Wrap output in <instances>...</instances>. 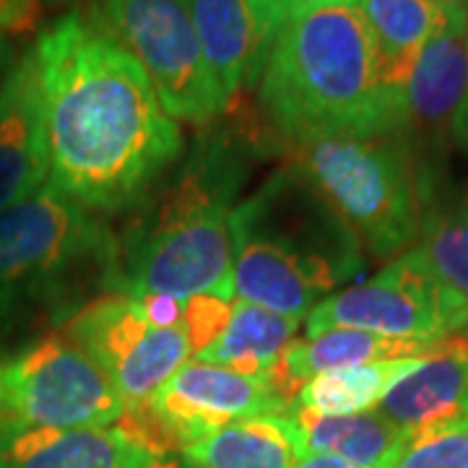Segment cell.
Instances as JSON below:
<instances>
[{"mask_svg": "<svg viewBox=\"0 0 468 468\" xmlns=\"http://www.w3.org/2000/svg\"><path fill=\"white\" fill-rule=\"evenodd\" d=\"M50 183L100 217L133 214L183 156L146 70L81 11L34 42Z\"/></svg>", "mask_w": 468, "mask_h": 468, "instance_id": "1", "label": "cell"}, {"mask_svg": "<svg viewBox=\"0 0 468 468\" xmlns=\"http://www.w3.org/2000/svg\"><path fill=\"white\" fill-rule=\"evenodd\" d=\"M261 138L234 125H203L193 146L117 234L112 294L234 300L229 218L261 159Z\"/></svg>", "mask_w": 468, "mask_h": 468, "instance_id": "2", "label": "cell"}, {"mask_svg": "<svg viewBox=\"0 0 468 468\" xmlns=\"http://www.w3.org/2000/svg\"><path fill=\"white\" fill-rule=\"evenodd\" d=\"M258 100L268 125L289 146L401 131L403 97L383 84L356 3L286 21L261 76Z\"/></svg>", "mask_w": 468, "mask_h": 468, "instance_id": "3", "label": "cell"}, {"mask_svg": "<svg viewBox=\"0 0 468 468\" xmlns=\"http://www.w3.org/2000/svg\"><path fill=\"white\" fill-rule=\"evenodd\" d=\"M229 232L234 300L289 318H307L365 268L359 237L292 162L234 206Z\"/></svg>", "mask_w": 468, "mask_h": 468, "instance_id": "4", "label": "cell"}, {"mask_svg": "<svg viewBox=\"0 0 468 468\" xmlns=\"http://www.w3.org/2000/svg\"><path fill=\"white\" fill-rule=\"evenodd\" d=\"M117 234L104 217L48 180L0 211V338L34 325H66L112 294Z\"/></svg>", "mask_w": 468, "mask_h": 468, "instance_id": "5", "label": "cell"}, {"mask_svg": "<svg viewBox=\"0 0 468 468\" xmlns=\"http://www.w3.org/2000/svg\"><path fill=\"white\" fill-rule=\"evenodd\" d=\"M289 162L313 180L375 258H399L419 237L417 165L399 133L307 141L289 146Z\"/></svg>", "mask_w": 468, "mask_h": 468, "instance_id": "6", "label": "cell"}, {"mask_svg": "<svg viewBox=\"0 0 468 468\" xmlns=\"http://www.w3.org/2000/svg\"><path fill=\"white\" fill-rule=\"evenodd\" d=\"M89 24L146 70L175 120L203 128L227 110L187 0H91Z\"/></svg>", "mask_w": 468, "mask_h": 468, "instance_id": "7", "label": "cell"}, {"mask_svg": "<svg viewBox=\"0 0 468 468\" xmlns=\"http://www.w3.org/2000/svg\"><path fill=\"white\" fill-rule=\"evenodd\" d=\"M122 414L115 385L63 334L0 356V435L37 427H112Z\"/></svg>", "mask_w": 468, "mask_h": 468, "instance_id": "8", "label": "cell"}, {"mask_svg": "<svg viewBox=\"0 0 468 468\" xmlns=\"http://www.w3.org/2000/svg\"><path fill=\"white\" fill-rule=\"evenodd\" d=\"M334 328L435 344L468 331V300L448 286L417 245L367 282L344 286L304 318V334Z\"/></svg>", "mask_w": 468, "mask_h": 468, "instance_id": "9", "label": "cell"}, {"mask_svg": "<svg viewBox=\"0 0 468 468\" xmlns=\"http://www.w3.org/2000/svg\"><path fill=\"white\" fill-rule=\"evenodd\" d=\"M286 411H292V406L282 399L268 375L248 378L190 359L146 406L125 409L117 427H122L154 458H165L183 452L187 445L239 419Z\"/></svg>", "mask_w": 468, "mask_h": 468, "instance_id": "10", "label": "cell"}, {"mask_svg": "<svg viewBox=\"0 0 468 468\" xmlns=\"http://www.w3.org/2000/svg\"><path fill=\"white\" fill-rule=\"evenodd\" d=\"M89 359L110 378L125 409H141L169 378L196 356L180 328L154 325L141 300L101 294L63 325Z\"/></svg>", "mask_w": 468, "mask_h": 468, "instance_id": "11", "label": "cell"}, {"mask_svg": "<svg viewBox=\"0 0 468 468\" xmlns=\"http://www.w3.org/2000/svg\"><path fill=\"white\" fill-rule=\"evenodd\" d=\"M468 14L448 8V16L424 50L403 89L401 131L411 151L417 177L440 175V159L451 144L455 112L463 101L468 81Z\"/></svg>", "mask_w": 468, "mask_h": 468, "instance_id": "12", "label": "cell"}, {"mask_svg": "<svg viewBox=\"0 0 468 468\" xmlns=\"http://www.w3.org/2000/svg\"><path fill=\"white\" fill-rule=\"evenodd\" d=\"M203 55L224 107L261 84L282 24L266 0H187Z\"/></svg>", "mask_w": 468, "mask_h": 468, "instance_id": "13", "label": "cell"}, {"mask_svg": "<svg viewBox=\"0 0 468 468\" xmlns=\"http://www.w3.org/2000/svg\"><path fill=\"white\" fill-rule=\"evenodd\" d=\"M50 180L42 94L34 50L24 52L0 84V211Z\"/></svg>", "mask_w": 468, "mask_h": 468, "instance_id": "14", "label": "cell"}, {"mask_svg": "<svg viewBox=\"0 0 468 468\" xmlns=\"http://www.w3.org/2000/svg\"><path fill=\"white\" fill-rule=\"evenodd\" d=\"M468 403V335L435 341L424 362L403 375L375 406L378 414L414 435L445 427L463 414Z\"/></svg>", "mask_w": 468, "mask_h": 468, "instance_id": "15", "label": "cell"}, {"mask_svg": "<svg viewBox=\"0 0 468 468\" xmlns=\"http://www.w3.org/2000/svg\"><path fill=\"white\" fill-rule=\"evenodd\" d=\"M151 461L156 458L117 424L0 435V468H146Z\"/></svg>", "mask_w": 468, "mask_h": 468, "instance_id": "16", "label": "cell"}, {"mask_svg": "<svg viewBox=\"0 0 468 468\" xmlns=\"http://www.w3.org/2000/svg\"><path fill=\"white\" fill-rule=\"evenodd\" d=\"M180 455L203 468H294L307 452L300 424L286 411L239 419Z\"/></svg>", "mask_w": 468, "mask_h": 468, "instance_id": "17", "label": "cell"}, {"mask_svg": "<svg viewBox=\"0 0 468 468\" xmlns=\"http://www.w3.org/2000/svg\"><path fill=\"white\" fill-rule=\"evenodd\" d=\"M356 5L372 34L383 84L403 97L419 52L442 27L448 8L432 0H359Z\"/></svg>", "mask_w": 468, "mask_h": 468, "instance_id": "18", "label": "cell"}, {"mask_svg": "<svg viewBox=\"0 0 468 468\" xmlns=\"http://www.w3.org/2000/svg\"><path fill=\"white\" fill-rule=\"evenodd\" d=\"M292 417L300 424L307 455H335L362 468H393L409 440V432L375 409L362 414L325 417L292 406Z\"/></svg>", "mask_w": 468, "mask_h": 468, "instance_id": "19", "label": "cell"}, {"mask_svg": "<svg viewBox=\"0 0 468 468\" xmlns=\"http://www.w3.org/2000/svg\"><path fill=\"white\" fill-rule=\"evenodd\" d=\"M302 320L279 315L261 304L232 300V315L214 344L196 356L198 362L232 369L248 378H266L297 341Z\"/></svg>", "mask_w": 468, "mask_h": 468, "instance_id": "20", "label": "cell"}, {"mask_svg": "<svg viewBox=\"0 0 468 468\" xmlns=\"http://www.w3.org/2000/svg\"><path fill=\"white\" fill-rule=\"evenodd\" d=\"M419 250L435 273L468 300V193H455L442 172L419 177Z\"/></svg>", "mask_w": 468, "mask_h": 468, "instance_id": "21", "label": "cell"}, {"mask_svg": "<svg viewBox=\"0 0 468 468\" xmlns=\"http://www.w3.org/2000/svg\"><path fill=\"white\" fill-rule=\"evenodd\" d=\"M430 349L432 344H421V341H401V338H388V335L354 331V328H334L318 335H307L304 341H292V346L282 356V367L286 378L302 388L310 378L323 372L383 362V359L421 356Z\"/></svg>", "mask_w": 468, "mask_h": 468, "instance_id": "22", "label": "cell"}, {"mask_svg": "<svg viewBox=\"0 0 468 468\" xmlns=\"http://www.w3.org/2000/svg\"><path fill=\"white\" fill-rule=\"evenodd\" d=\"M427 354L403 356V359H383V362H369V365L315 375L302 385L297 399H294V406L315 411V414H325V417L372 411L403 375L414 372L424 362Z\"/></svg>", "mask_w": 468, "mask_h": 468, "instance_id": "23", "label": "cell"}, {"mask_svg": "<svg viewBox=\"0 0 468 468\" xmlns=\"http://www.w3.org/2000/svg\"><path fill=\"white\" fill-rule=\"evenodd\" d=\"M393 468H468V427H432L409 435Z\"/></svg>", "mask_w": 468, "mask_h": 468, "instance_id": "24", "label": "cell"}, {"mask_svg": "<svg viewBox=\"0 0 468 468\" xmlns=\"http://www.w3.org/2000/svg\"><path fill=\"white\" fill-rule=\"evenodd\" d=\"M42 3L37 0H0V34L21 32L34 27Z\"/></svg>", "mask_w": 468, "mask_h": 468, "instance_id": "25", "label": "cell"}, {"mask_svg": "<svg viewBox=\"0 0 468 468\" xmlns=\"http://www.w3.org/2000/svg\"><path fill=\"white\" fill-rule=\"evenodd\" d=\"M344 3H356V0H266L268 11L273 14V18L282 27L292 18L313 14V11H320V8H331V5H344Z\"/></svg>", "mask_w": 468, "mask_h": 468, "instance_id": "26", "label": "cell"}, {"mask_svg": "<svg viewBox=\"0 0 468 468\" xmlns=\"http://www.w3.org/2000/svg\"><path fill=\"white\" fill-rule=\"evenodd\" d=\"M466 52H468V37H466ZM451 144L468 156V81H466V91H463V101H461V107H458V112H455V120H452Z\"/></svg>", "mask_w": 468, "mask_h": 468, "instance_id": "27", "label": "cell"}, {"mask_svg": "<svg viewBox=\"0 0 468 468\" xmlns=\"http://www.w3.org/2000/svg\"><path fill=\"white\" fill-rule=\"evenodd\" d=\"M294 468H362V466H354V463L344 461V458H335V455H304Z\"/></svg>", "mask_w": 468, "mask_h": 468, "instance_id": "28", "label": "cell"}, {"mask_svg": "<svg viewBox=\"0 0 468 468\" xmlns=\"http://www.w3.org/2000/svg\"><path fill=\"white\" fill-rule=\"evenodd\" d=\"M16 58H14V45L8 39V34H0V84L5 81L8 70L14 68Z\"/></svg>", "mask_w": 468, "mask_h": 468, "instance_id": "29", "label": "cell"}, {"mask_svg": "<svg viewBox=\"0 0 468 468\" xmlns=\"http://www.w3.org/2000/svg\"><path fill=\"white\" fill-rule=\"evenodd\" d=\"M146 468H203V466L193 463V461H187V458H183V455H165V458L151 461Z\"/></svg>", "mask_w": 468, "mask_h": 468, "instance_id": "30", "label": "cell"}, {"mask_svg": "<svg viewBox=\"0 0 468 468\" xmlns=\"http://www.w3.org/2000/svg\"><path fill=\"white\" fill-rule=\"evenodd\" d=\"M437 5H442V8H452V11H463L468 14V0H432Z\"/></svg>", "mask_w": 468, "mask_h": 468, "instance_id": "31", "label": "cell"}, {"mask_svg": "<svg viewBox=\"0 0 468 468\" xmlns=\"http://www.w3.org/2000/svg\"><path fill=\"white\" fill-rule=\"evenodd\" d=\"M452 427H468V403H466V409H463V414L452 421Z\"/></svg>", "mask_w": 468, "mask_h": 468, "instance_id": "32", "label": "cell"}, {"mask_svg": "<svg viewBox=\"0 0 468 468\" xmlns=\"http://www.w3.org/2000/svg\"><path fill=\"white\" fill-rule=\"evenodd\" d=\"M37 3H42V5H48V3H58V0H37Z\"/></svg>", "mask_w": 468, "mask_h": 468, "instance_id": "33", "label": "cell"}]
</instances>
